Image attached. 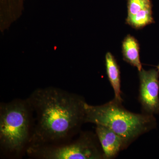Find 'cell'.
Returning a JSON list of instances; mask_svg holds the SVG:
<instances>
[{"label": "cell", "instance_id": "obj_1", "mask_svg": "<svg viewBox=\"0 0 159 159\" xmlns=\"http://www.w3.org/2000/svg\"><path fill=\"white\" fill-rule=\"evenodd\" d=\"M28 101L36 114L30 146L60 142L70 136L84 122L86 102L75 94L55 88L38 89Z\"/></svg>", "mask_w": 159, "mask_h": 159}, {"label": "cell", "instance_id": "obj_2", "mask_svg": "<svg viewBox=\"0 0 159 159\" xmlns=\"http://www.w3.org/2000/svg\"><path fill=\"white\" fill-rule=\"evenodd\" d=\"M84 111V122L106 126L121 137L127 147L157 126L153 115L132 112L114 99L101 105L85 102Z\"/></svg>", "mask_w": 159, "mask_h": 159}, {"label": "cell", "instance_id": "obj_3", "mask_svg": "<svg viewBox=\"0 0 159 159\" xmlns=\"http://www.w3.org/2000/svg\"><path fill=\"white\" fill-rule=\"evenodd\" d=\"M31 112L28 100L1 104L0 144L4 150L19 153L29 143Z\"/></svg>", "mask_w": 159, "mask_h": 159}, {"label": "cell", "instance_id": "obj_4", "mask_svg": "<svg viewBox=\"0 0 159 159\" xmlns=\"http://www.w3.org/2000/svg\"><path fill=\"white\" fill-rule=\"evenodd\" d=\"M94 137L84 134L77 141L67 145L30 146L28 153L44 159H105L102 148Z\"/></svg>", "mask_w": 159, "mask_h": 159}, {"label": "cell", "instance_id": "obj_5", "mask_svg": "<svg viewBox=\"0 0 159 159\" xmlns=\"http://www.w3.org/2000/svg\"><path fill=\"white\" fill-rule=\"evenodd\" d=\"M139 100L143 113L159 114V72L155 69L139 72Z\"/></svg>", "mask_w": 159, "mask_h": 159}, {"label": "cell", "instance_id": "obj_6", "mask_svg": "<svg viewBox=\"0 0 159 159\" xmlns=\"http://www.w3.org/2000/svg\"><path fill=\"white\" fill-rule=\"evenodd\" d=\"M96 125L97 139L101 145L105 159H113L121 151L128 147L124 140L113 131L103 125Z\"/></svg>", "mask_w": 159, "mask_h": 159}, {"label": "cell", "instance_id": "obj_7", "mask_svg": "<svg viewBox=\"0 0 159 159\" xmlns=\"http://www.w3.org/2000/svg\"><path fill=\"white\" fill-rule=\"evenodd\" d=\"M106 67L109 80L115 93L114 99L122 103L121 97V77L120 68L116 60L110 52L107 53L105 56Z\"/></svg>", "mask_w": 159, "mask_h": 159}, {"label": "cell", "instance_id": "obj_8", "mask_svg": "<svg viewBox=\"0 0 159 159\" xmlns=\"http://www.w3.org/2000/svg\"><path fill=\"white\" fill-rule=\"evenodd\" d=\"M123 59L138 70H142V64L140 58V46L138 40L130 34L125 37L122 42Z\"/></svg>", "mask_w": 159, "mask_h": 159}, {"label": "cell", "instance_id": "obj_9", "mask_svg": "<svg viewBox=\"0 0 159 159\" xmlns=\"http://www.w3.org/2000/svg\"><path fill=\"white\" fill-rule=\"evenodd\" d=\"M125 22L127 25L137 30L155 23L152 16V8L142 10L133 17L126 18Z\"/></svg>", "mask_w": 159, "mask_h": 159}, {"label": "cell", "instance_id": "obj_10", "mask_svg": "<svg viewBox=\"0 0 159 159\" xmlns=\"http://www.w3.org/2000/svg\"><path fill=\"white\" fill-rule=\"evenodd\" d=\"M128 15L126 18H130L145 9L152 8L151 0H127Z\"/></svg>", "mask_w": 159, "mask_h": 159}, {"label": "cell", "instance_id": "obj_11", "mask_svg": "<svg viewBox=\"0 0 159 159\" xmlns=\"http://www.w3.org/2000/svg\"><path fill=\"white\" fill-rule=\"evenodd\" d=\"M2 9L5 8L6 11L19 10L22 6L23 0H1Z\"/></svg>", "mask_w": 159, "mask_h": 159}, {"label": "cell", "instance_id": "obj_12", "mask_svg": "<svg viewBox=\"0 0 159 159\" xmlns=\"http://www.w3.org/2000/svg\"><path fill=\"white\" fill-rule=\"evenodd\" d=\"M157 69L158 71V72H159V64L157 66Z\"/></svg>", "mask_w": 159, "mask_h": 159}]
</instances>
